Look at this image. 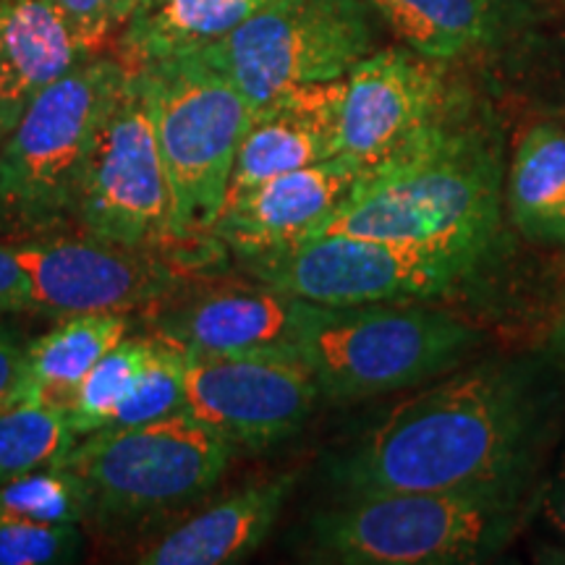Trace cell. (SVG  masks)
Instances as JSON below:
<instances>
[{
	"label": "cell",
	"mask_w": 565,
	"mask_h": 565,
	"mask_svg": "<svg viewBox=\"0 0 565 565\" xmlns=\"http://www.w3.org/2000/svg\"><path fill=\"white\" fill-rule=\"evenodd\" d=\"M87 513L84 484L66 466H47L0 482V524H79Z\"/></svg>",
	"instance_id": "d4e9b609"
},
{
	"label": "cell",
	"mask_w": 565,
	"mask_h": 565,
	"mask_svg": "<svg viewBox=\"0 0 565 565\" xmlns=\"http://www.w3.org/2000/svg\"><path fill=\"white\" fill-rule=\"evenodd\" d=\"M152 87V116L173 196L181 249L212 238L225 207L238 147L254 105L200 53L139 66Z\"/></svg>",
	"instance_id": "5b68a950"
},
{
	"label": "cell",
	"mask_w": 565,
	"mask_h": 565,
	"mask_svg": "<svg viewBox=\"0 0 565 565\" xmlns=\"http://www.w3.org/2000/svg\"><path fill=\"white\" fill-rule=\"evenodd\" d=\"M320 387L294 353H196L186 349L183 412L233 448H270L299 433Z\"/></svg>",
	"instance_id": "7c38bea8"
},
{
	"label": "cell",
	"mask_w": 565,
	"mask_h": 565,
	"mask_svg": "<svg viewBox=\"0 0 565 565\" xmlns=\"http://www.w3.org/2000/svg\"><path fill=\"white\" fill-rule=\"evenodd\" d=\"M74 225L134 249H181L145 68L126 66L124 82L103 113L82 175Z\"/></svg>",
	"instance_id": "ba28073f"
},
{
	"label": "cell",
	"mask_w": 565,
	"mask_h": 565,
	"mask_svg": "<svg viewBox=\"0 0 565 565\" xmlns=\"http://www.w3.org/2000/svg\"><path fill=\"white\" fill-rule=\"evenodd\" d=\"M477 333L458 317L408 301L324 307L294 345L328 401H362L404 391L454 370Z\"/></svg>",
	"instance_id": "52a82bcc"
},
{
	"label": "cell",
	"mask_w": 565,
	"mask_h": 565,
	"mask_svg": "<svg viewBox=\"0 0 565 565\" xmlns=\"http://www.w3.org/2000/svg\"><path fill=\"white\" fill-rule=\"evenodd\" d=\"M545 393L519 364H487L401 401L333 463L345 494L526 482Z\"/></svg>",
	"instance_id": "6da1fadb"
},
{
	"label": "cell",
	"mask_w": 565,
	"mask_h": 565,
	"mask_svg": "<svg viewBox=\"0 0 565 565\" xmlns=\"http://www.w3.org/2000/svg\"><path fill=\"white\" fill-rule=\"evenodd\" d=\"M68 21L87 55H97L113 38H118L126 19L139 0H53Z\"/></svg>",
	"instance_id": "83f0119b"
},
{
	"label": "cell",
	"mask_w": 565,
	"mask_h": 565,
	"mask_svg": "<svg viewBox=\"0 0 565 565\" xmlns=\"http://www.w3.org/2000/svg\"><path fill=\"white\" fill-rule=\"evenodd\" d=\"M542 519L547 521L550 532L565 545V443L553 466V475L542 490Z\"/></svg>",
	"instance_id": "4dcf8cb0"
},
{
	"label": "cell",
	"mask_w": 565,
	"mask_h": 565,
	"mask_svg": "<svg viewBox=\"0 0 565 565\" xmlns=\"http://www.w3.org/2000/svg\"><path fill=\"white\" fill-rule=\"evenodd\" d=\"M414 53L454 61L477 51L494 30L492 0H366Z\"/></svg>",
	"instance_id": "7402d4cb"
},
{
	"label": "cell",
	"mask_w": 565,
	"mask_h": 565,
	"mask_svg": "<svg viewBox=\"0 0 565 565\" xmlns=\"http://www.w3.org/2000/svg\"><path fill=\"white\" fill-rule=\"evenodd\" d=\"M372 47L366 0H267L231 34L194 53L259 108L288 89L343 79Z\"/></svg>",
	"instance_id": "9c48e42d"
},
{
	"label": "cell",
	"mask_w": 565,
	"mask_h": 565,
	"mask_svg": "<svg viewBox=\"0 0 565 565\" xmlns=\"http://www.w3.org/2000/svg\"><path fill=\"white\" fill-rule=\"evenodd\" d=\"M24 309H32L30 278L17 246L0 244V312H24Z\"/></svg>",
	"instance_id": "f546056e"
},
{
	"label": "cell",
	"mask_w": 565,
	"mask_h": 565,
	"mask_svg": "<svg viewBox=\"0 0 565 565\" xmlns=\"http://www.w3.org/2000/svg\"><path fill=\"white\" fill-rule=\"evenodd\" d=\"M267 0H139L118 32V58L150 66L223 40Z\"/></svg>",
	"instance_id": "d6986e66"
},
{
	"label": "cell",
	"mask_w": 565,
	"mask_h": 565,
	"mask_svg": "<svg viewBox=\"0 0 565 565\" xmlns=\"http://www.w3.org/2000/svg\"><path fill=\"white\" fill-rule=\"evenodd\" d=\"M343 79L288 89L254 110L238 147L228 200L280 173L335 158ZM225 200V202H228Z\"/></svg>",
	"instance_id": "2e32d148"
},
{
	"label": "cell",
	"mask_w": 565,
	"mask_h": 565,
	"mask_svg": "<svg viewBox=\"0 0 565 565\" xmlns=\"http://www.w3.org/2000/svg\"><path fill=\"white\" fill-rule=\"evenodd\" d=\"M524 484L345 494L315 519V555L345 565L479 563L511 540Z\"/></svg>",
	"instance_id": "3957f363"
},
{
	"label": "cell",
	"mask_w": 565,
	"mask_h": 565,
	"mask_svg": "<svg viewBox=\"0 0 565 565\" xmlns=\"http://www.w3.org/2000/svg\"><path fill=\"white\" fill-rule=\"evenodd\" d=\"M553 351H555L561 359H565V303H563L561 320H557L555 330H553Z\"/></svg>",
	"instance_id": "1f68e13d"
},
{
	"label": "cell",
	"mask_w": 565,
	"mask_h": 565,
	"mask_svg": "<svg viewBox=\"0 0 565 565\" xmlns=\"http://www.w3.org/2000/svg\"><path fill=\"white\" fill-rule=\"evenodd\" d=\"M131 315H66L61 324L26 345V398L45 401L66 412L71 395L92 366L131 333Z\"/></svg>",
	"instance_id": "ffe728a7"
},
{
	"label": "cell",
	"mask_w": 565,
	"mask_h": 565,
	"mask_svg": "<svg viewBox=\"0 0 565 565\" xmlns=\"http://www.w3.org/2000/svg\"><path fill=\"white\" fill-rule=\"evenodd\" d=\"M440 61L408 51L370 53L343 76L335 158L362 173L412 158L456 129Z\"/></svg>",
	"instance_id": "8fae6325"
},
{
	"label": "cell",
	"mask_w": 565,
	"mask_h": 565,
	"mask_svg": "<svg viewBox=\"0 0 565 565\" xmlns=\"http://www.w3.org/2000/svg\"><path fill=\"white\" fill-rule=\"evenodd\" d=\"M513 223L536 242H565V129L536 124L521 137L508 173Z\"/></svg>",
	"instance_id": "44dd1931"
},
{
	"label": "cell",
	"mask_w": 565,
	"mask_h": 565,
	"mask_svg": "<svg viewBox=\"0 0 565 565\" xmlns=\"http://www.w3.org/2000/svg\"><path fill=\"white\" fill-rule=\"evenodd\" d=\"M322 312L324 307L259 282L249 288H215L162 307L154 333L196 353H294V345Z\"/></svg>",
	"instance_id": "9a60e30c"
},
{
	"label": "cell",
	"mask_w": 565,
	"mask_h": 565,
	"mask_svg": "<svg viewBox=\"0 0 565 565\" xmlns=\"http://www.w3.org/2000/svg\"><path fill=\"white\" fill-rule=\"evenodd\" d=\"M359 175L362 171L345 158L275 175L233 194L217 217L212 238L236 252L244 263L288 249L322 228Z\"/></svg>",
	"instance_id": "5bb4252c"
},
{
	"label": "cell",
	"mask_w": 565,
	"mask_h": 565,
	"mask_svg": "<svg viewBox=\"0 0 565 565\" xmlns=\"http://www.w3.org/2000/svg\"><path fill=\"white\" fill-rule=\"evenodd\" d=\"M500 204L498 160L479 134L456 126L412 158L359 175L315 236L345 233L477 267L498 233Z\"/></svg>",
	"instance_id": "7a4b0ae2"
},
{
	"label": "cell",
	"mask_w": 565,
	"mask_h": 565,
	"mask_svg": "<svg viewBox=\"0 0 565 565\" xmlns=\"http://www.w3.org/2000/svg\"><path fill=\"white\" fill-rule=\"evenodd\" d=\"M79 524H0V565H61L79 561Z\"/></svg>",
	"instance_id": "4316f807"
},
{
	"label": "cell",
	"mask_w": 565,
	"mask_h": 565,
	"mask_svg": "<svg viewBox=\"0 0 565 565\" xmlns=\"http://www.w3.org/2000/svg\"><path fill=\"white\" fill-rule=\"evenodd\" d=\"M150 351L152 333L126 335L121 343L113 345L100 362L92 366L66 406V416L76 435L87 437L92 433H100L105 422L110 419L113 408L121 404L134 377L145 366Z\"/></svg>",
	"instance_id": "cb8c5ba5"
},
{
	"label": "cell",
	"mask_w": 565,
	"mask_h": 565,
	"mask_svg": "<svg viewBox=\"0 0 565 565\" xmlns=\"http://www.w3.org/2000/svg\"><path fill=\"white\" fill-rule=\"evenodd\" d=\"M87 58L53 0H0V141L34 95Z\"/></svg>",
	"instance_id": "ac0fdd59"
},
{
	"label": "cell",
	"mask_w": 565,
	"mask_h": 565,
	"mask_svg": "<svg viewBox=\"0 0 565 565\" xmlns=\"http://www.w3.org/2000/svg\"><path fill=\"white\" fill-rule=\"evenodd\" d=\"M26 343L9 328H0V406L24 395L26 387Z\"/></svg>",
	"instance_id": "f1b7e54d"
},
{
	"label": "cell",
	"mask_w": 565,
	"mask_h": 565,
	"mask_svg": "<svg viewBox=\"0 0 565 565\" xmlns=\"http://www.w3.org/2000/svg\"><path fill=\"white\" fill-rule=\"evenodd\" d=\"M126 76L118 55H92L47 84L0 141V236L21 242L74 225L97 126Z\"/></svg>",
	"instance_id": "277c9868"
},
{
	"label": "cell",
	"mask_w": 565,
	"mask_h": 565,
	"mask_svg": "<svg viewBox=\"0 0 565 565\" xmlns=\"http://www.w3.org/2000/svg\"><path fill=\"white\" fill-rule=\"evenodd\" d=\"M183 370L186 349L173 338L152 333L150 356L103 429L137 427L183 412Z\"/></svg>",
	"instance_id": "484cf974"
},
{
	"label": "cell",
	"mask_w": 565,
	"mask_h": 565,
	"mask_svg": "<svg viewBox=\"0 0 565 565\" xmlns=\"http://www.w3.org/2000/svg\"><path fill=\"white\" fill-rule=\"evenodd\" d=\"M254 278L317 307L424 301L454 291L475 265L374 238L328 233L249 259Z\"/></svg>",
	"instance_id": "30bf717a"
},
{
	"label": "cell",
	"mask_w": 565,
	"mask_h": 565,
	"mask_svg": "<svg viewBox=\"0 0 565 565\" xmlns=\"http://www.w3.org/2000/svg\"><path fill=\"white\" fill-rule=\"evenodd\" d=\"M30 278L32 309L55 315H95L166 307L181 278L166 252L134 249L105 238L42 236L17 246Z\"/></svg>",
	"instance_id": "4fadbf2b"
},
{
	"label": "cell",
	"mask_w": 565,
	"mask_h": 565,
	"mask_svg": "<svg viewBox=\"0 0 565 565\" xmlns=\"http://www.w3.org/2000/svg\"><path fill=\"white\" fill-rule=\"evenodd\" d=\"M294 484V475H282L225 494L179 526L168 529L150 547L141 550L137 563L223 565L244 561L273 532Z\"/></svg>",
	"instance_id": "e0dca14e"
},
{
	"label": "cell",
	"mask_w": 565,
	"mask_h": 565,
	"mask_svg": "<svg viewBox=\"0 0 565 565\" xmlns=\"http://www.w3.org/2000/svg\"><path fill=\"white\" fill-rule=\"evenodd\" d=\"M233 445L192 414L124 429H100L71 448L61 466L74 471L100 526H134L194 503L221 482Z\"/></svg>",
	"instance_id": "8992f818"
},
{
	"label": "cell",
	"mask_w": 565,
	"mask_h": 565,
	"mask_svg": "<svg viewBox=\"0 0 565 565\" xmlns=\"http://www.w3.org/2000/svg\"><path fill=\"white\" fill-rule=\"evenodd\" d=\"M76 443L63 408L21 395L0 406V482L61 466Z\"/></svg>",
	"instance_id": "603a6c76"
}]
</instances>
